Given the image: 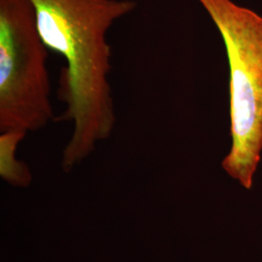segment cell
I'll return each mask as SVG.
<instances>
[{
	"label": "cell",
	"instance_id": "obj_4",
	"mask_svg": "<svg viewBox=\"0 0 262 262\" xmlns=\"http://www.w3.org/2000/svg\"><path fill=\"white\" fill-rule=\"evenodd\" d=\"M26 135L21 131H5L0 135V175L16 187H28L31 182L28 166L15 158L16 149Z\"/></svg>",
	"mask_w": 262,
	"mask_h": 262
},
{
	"label": "cell",
	"instance_id": "obj_2",
	"mask_svg": "<svg viewBox=\"0 0 262 262\" xmlns=\"http://www.w3.org/2000/svg\"><path fill=\"white\" fill-rule=\"evenodd\" d=\"M224 40L229 66L231 147L225 173L253 187L262 155V17L232 0H197Z\"/></svg>",
	"mask_w": 262,
	"mask_h": 262
},
{
	"label": "cell",
	"instance_id": "obj_3",
	"mask_svg": "<svg viewBox=\"0 0 262 262\" xmlns=\"http://www.w3.org/2000/svg\"><path fill=\"white\" fill-rule=\"evenodd\" d=\"M48 49L29 0H0V131L28 133L55 117Z\"/></svg>",
	"mask_w": 262,
	"mask_h": 262
},
{
	"label": "cell",
	"instance_id": "obj_1",
	"mask_svg": "<svg viewBox=\"0 0 262 262\" xmlns=\"http://www.w3.org/2000/svg\"><path fill=\"white\" fill-rule=\"evenodd\" d=\"M49 50L61 56L60 120L72 124L62 157L68 172L111 136L117 115L110 84L112 50L108 32L137 7L134 0H29Z\"/></svg>",
	"mask_w": 262,
	"mask_h": 262
}]
</instances>
